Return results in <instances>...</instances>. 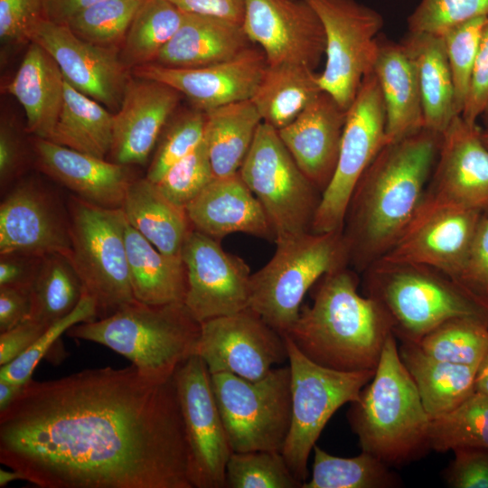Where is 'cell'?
I'll use <instances>...</instances> for the list:
<instances>
[{"mask_svg":"<svg viewBox=\"0 0 488 488\" xmlns=\"http://www.w3.org/2000/svg\"><path fill=\"white\" fill-rule=\"evenodd\" d=\"M0 462L40 488H192L174 375L32 379L0 412Z\"/></svg>","mask_w":488,"mask_h":488,"instance_id":"6da1fadb","label":"cell"},{"mask_svg":"<svg viewBox=\"0 0 488 488\" xmlns=\"http://www.w3.org/2000/svg\"><path fill=\"white\" fill-rule=\"evenodd\" d=\"M441 134L423 128L387 143L360 178L342 229L349 266L362 273L394 246L420 205Z\"/></svg>","mask_w":488,"mask_h":488,"instance_id":"7a4b0ae2","label":"cell"},{"mask_svg":"<svg viewBox=\"0 0 488 488\" xmlns=\"http://www.w3.org/2000/svg\"><path fill=\"white\" fill-rule=\"evenodd\" d=\"M360 278L349 266L323 276L312 287L311 305H302L288 332L310 360L327 368L375 370L391 331L382 308L358 291Z\"/></svg>","mask_w":488,"mask_h":488,"instance_id":"3957f363","label":"cell"},{"mask_svg":"<svg viewBox=\"0 0 488 488\" xmlns=\"http://www.w3.org/2000/svg\"><path fill=\"white\" fill-rule=\"evenodd\" d=\"M347 418L361 451L391 467L418 460L431 450V418L393 333L384 343L373 377L351 403Z\"/></svg>","mask_w":488,"mask_h":488,"instance_id":"277c9868","label":"cell"},{"mask_svg":"<svg viewBox=\"0 0 488 488\" xmlns=\"http://www.w3.org/2000/svg\"><path fill=\"white\" fill-rule=\"evenodd\" d=\"M201 323L184 303L127 304L112 314L70 327L66 334L111 349L131 361L145 376L172 378L195 355Z\"/></svg>","mask_w":488,"mask_h":488,"instance_id":"5b68a950","label":"cell"},{"mask_svg":"<svg viewBox=\"0 0 488 488\" xmlns=\"http://www.w3.org/2000/svg\"><path fill=\"white\" fill-rule=\"evenodd\" d=\"M361 274L363 295L380 305L400 343H418L453 317L488 321V311L434 267L380 258Z\"/></svg>","mask_w":488,"mask_h":488,"instance_id":"8992f818","label":"cell"},{"mask_svg":"<svg viewBox=\"0 0 488 488\" xmlns=\"http://www.w3.org/2000/svg\"><path fill=\"white\" fill-rule=\"evenodd\" d=\"M276 245L272 258L251 274L249 307L284 335L305 294L323 276L349 263L342 230L310 232Z\"/></svg>","mask_w":488,"mask_h":488,"instance_id":"52a82bcc","label":"cell"},{"mask_svg":"<svg viewBox=\"0 0 488 488\" xmlns=\"http://www.w3.org/2000/svg\"><path fill=\"white\" fill-rule=\"evenodd\" d=\"M69 257L84 292L93 298L98 318L136 301L128 270L122 208H105L70 196Z\"/></svg>","mask_w":488,"mask_h":488,"instance_id":"ba28073f","label":"cell"},{"mask_svg":"<svg viewBox=\"0 0 488 488\" xmlns=\"http://www.w3.org/2000/svg\"><path fill=\"white\" fill-rule=\"evenodd\" d=\"M239 173L262 205L275 243L312 232L322 192L296 164L276 128L261 122Z\"/></svg>","mask_w":488,"mask_h":488,"instance_id":"9c48e42d","label":"cell"},{"mask_svg":"<svg viewBox=\"0 0 488 488\" xmlns=\"http://www.w3.org/2000/svg\"><path fill=\"white\" fill-rule=\"evenodd\" d=\"M291 372L292 416L282 455L304 483L308 479V459L332 416L346 403L356 401L375 370L345 371L320 365L307 358L283 335Z\"/></svg>","mask_w":488,"mask_h":488,"instance_id":"30bf717a","label":"cell"},{"mask_svg":"<svg viewBox=\"0 0 488 488\" xmlns=\"http://www.w3.org/2000/svg\"><path fill=\"white\" fill-rule=\"evenodd\" d=\"M214 397L233 452H282L291 425L290 367L258 380L211 373Z\"/></svg>","mask_w":488,"mask_h":488,"instance_id":"8fae6325","label":"cell"},{"mask_svg":"<svg viewBox=\"0 0 488 488\" xmlns=\"http://www.w3.org/2000/svg\"><path fill=\"white\" fill-rule=\"evenodd\" d=\"M305 1L324 30L325 65L318 74L319 85L347 110L372 70L383 17L356 0Z\"/></svg>","mask_w":488,"mask_h":488,"instance_id":"7c38bea8","label":"cell"},{"mask_svg":"<svg viewBox=\"0 0 488 488\" xmlns=\"http://www.w3.org/2000/svg\"><path fill=\"white\" fill-rule=\"evenodd\" d=\"M385 144V106L371 70L347 109L337 165L322 192L312 232L342 230L356 184Z\"/></svg>","mask_w":488,"mask_h":488,"instance_id":"4fadbf2b","label":"cell"},{"mask_svg":"<svg viewBox=\"0 0 488 488\" xmlns=\"http://www.w3.org/2000/svg\"><path fill=\"white\" fill-rule=\"evenodd\" d=\"M192 488L226 487V465L232 449L214 397L211 373L198 356L174 374Z\"/></svg>","mask_w":488,"mask_h":488,"instance_id":"5bb4252c","label":"cell"},{"mask_svg":"<svg viewBox=\"0 0 488 488\" xmlns=\"http://www.w3.org/2000/svg\"><path fill=\"white\" fill-rule=\"evenodd\" d=\"M483 213L427 192L381 258L434 267L451 277L465 259Z\"/></svg>","mask_w":488,"mask_h":488,"instance_id":"9a60e30c","label":"cell"},{"mask_svg":"<svg viewBox=\"0 0 488 488\" xmlns=\"http://www.w3.org/2000/svg\"><path fill=\"white\" fill-rule=\"evenodd\" d=\"M195 355L210 373L248 380L261 379L288 361L284 336L249 307L202 322Z\"/></svg>","mask_w":488,"mask_h":488,"instance_id":"2e32d148","label":"cell"},{"mask_svg":"<svg viewBox=\"0 0 488 488\" xmlns=\"http://www.w3.org/2000/svg\"><path fill=\"white\" fill-rule=\"evenodd\" d=\"M181 257L187 274L183 303L198 322L249 306L252 273L244 259L225 250L220 240L192 229Z\"/></svg>","mask_w":488,"mask_h":488,"instance_id":"e0dca14e","label":"cell"},{"mask_svg":"<svg viewBox=\"0 0 488 488\" xmlns=\"http://www.w3.org/2000/svg\"><path fill=\"white\" fill-rule=\"evenodd\" d=\"M242 27L267 65L291 63L314 70L324 55L323 24L305 0H246Z\"/></svg>","mask_w":488,"mask_h":488,"instance_id":"ac0fdd59","label":"cell"},{"mask_svg":"<svg viewBox=\"0 0 488 488\" xmlns=\"http://www.w3.org/2000/svg\"><path fill=\"white\" fill-rule=\"evenodd\" d=\"M31 42L53 58L73 88L108 109H118L129 77L117 48L87 42L66 24L44 18L33 28Z\"/></svg>","mask_w":488,"mask_h":488,"instance_id":"d6986e66","label":"cell"},{"mask_svg":"<svg viewBox=\"0 0 488 488\" xmlns=\"http://www.w3.org/2000/svg\"><path fill=\"white\" fill-rule=\"evenodd\" d=\"M69 213L33 180L19 183L0 205V254L70 257Z\"/></svg>","mask_w":488,"mask_h":488,"instance_id":"ffe728a7","label":"cell"},{"mask_svg":"<svg viewBox=\"0 0 488 488\" xmlns=\"http://www.w3.org/2000/svg\"><path fill=\"white\" fill-rule=\"evenodd\" d=\"M261 50L249 47L235 58L203 67L172 68L147 63L133 69L135 77L168 85L203 112L250 99L267 68Z\"/></svg>","mask_w":488,"mask_h":488,"instance_id":"44dd1931","label":"cell"},{"mask_svg":"<svg viewBox=\"0 0 488 488\" xmlns=\"http://www.w3.org/2000/svg\"><path fill=\"white\" fill-rule=\"evenodd\" d=\"M481 128L456 116L441 134L427 192L464 207L488 212V148Z\"/></svg>","mask_w":488,"mask_h":488,"instance_id":"7402d4cb","label":"cell"},{"mask_svg":"<svg viewBox=\"0 0 488 488\" xmlns=\"http://www.w3.org/2000/svg\"><path fill=\"white\" fill-rule=\"evenodd\" d=\"M181 94L166 84L129 78L118 109L113 113L112 162L145 164L174 115Z\"/></svg>","mask_w":488,"mask_h":488,"instance_id":"603a6c76","label":"cell"},{"mask_svg":"<svg viewBox=\"0 0 488 488\" xmlns=\"http://www.w3.org/2000/svg\"><path fill=\"white\" fill-rule=\"evenodd\" d=\"M346 112L321 91L290 124L277 130L296 164L321 192L337 165Z\"/></svg>","mask_w":488,"mask_h":488,"instance_id":"cb8c5ba5","label":"cell"},{"mask_svg":"<svg viewBox=\"0 0 488 488\" xmlns=\"http://www.w3.org/2000/svg\"><path fill=\"white\" fill-rule=\"evenodd\" d=\"M185 210L193 230L217 240L232 233L275 240L262 205L239 172L216 176Z\"/></svg>","mask_w":488,"mask_h":488,"instance_id":"d4e9b609","label":"cell"},{"mask_svg":"<svg viewBox=\"0 0 488 488\" xmlns=\"http://www.w3.org/2000/svg\"><path fill=\"white\" fill-rule=\"evenodd\" d=\"M38 164L76 196L105 208H121L132 179L127 165L35 137Z\"/></svg>","mask_w":488,"mask_h":488,"instance_id":"484cf974","label":"cell"},{"mask_svg":"<svg viewBox=\"0 0 488 488\" xmlns=\"http://www.w3.org/2000/svg\"><path fill=\"white\" fill-rule=\"evenodd\" d=\"M372 71L386 111V144L424 128L421 91L416 67L401 42L378 39Z\"/></svg>","mask_w":488,"mask_h":488,"instance_id":"4316f807","label":"cell"},{"mask_svg":"<svg viewBox=\"0 0 488 488\" xmlns=\"http://www.w3.org/2000/svg\"><path fill=\"white\" fill-rule=\"evenodd\" d=\"M242 24L184 13L173 38L154 63L172 68H197L231 60L250 47Z\"/></svg>","mask_w":488,"mask_h":488,"instance_id":"83f0119b","label":"cell"},{"mask_svg":"<svg viewBox=\"0 0 488 488\" xmlns=\"http://www.w3.org/2000/svg\"><path fill=\"white\" fill-rule=\"evenodd\" d=\"M64 82L53 58L31 42L6 89L23 107L26 129L35 137L51 139L63 103Z\"/></svg>","mask_w":488,"mask_h":488,"instance_id":"f1b7e54d","label":"cell"},{"mask_svg":"<svg viewBox=\"0 0 488 488\" xmlns=\"http://www.w3.org/2000/svg\"><path fill=\"white\" fill-rule=\"evenodd\" d=\"M417 70L424 128L442 134L456 117L454 85L442 35L408 33L401 40Z\"/></svg>","mask_w":488,"mask_h":488,"instance_id":"f546056e","label":"cell"},{"mask_svg":"<svg viewBox=\"0 0 488 488\" xmlns=\"http://www.w3.org/2000/svg\"><path fill=\"white\" fill-rule=\"evenodd\" d=\"M122 210L127 223L162 253L182 258V249L192 229L185 208L167 199L148 179L132 180Z\"/></svg>","mask_w":488,"mask_h":488,"instance_id":"4dcf8cb0","label":"cell"},{"mask_svg":"<svg viewBox=\"0 0 488 488\" xmlns=\"http://www.w3.org/2000/svg\"><path fill=\"white\" fill-rule=\"evenodd\" d=\"M399 352L431 419L450 412L475 391L478 367L437 360L415 343H400Z\"/></svg>","mask_w":488,"mask_h":488,"instance_id":"1f68e13d","label":"cell"},{"mask_svg":"<svg viewBox=\"0 0 488 488\" xmlns=\"http://www.w3.org/2000/svg\"><path fill=\"white\" fill-rule=\"evenodd\" d=\"M125 239L135 299L154 305L183 303L187 274L182 258L162 253L128 223Z\"/></svg>","mask_w":488,"mask_h":488,"instance_id":"d6a6232c","label":"cell"},{"mask_svg":"<svg viewBox=\"0 0 488 488\" xmlns=\"http://www.w3.org/2000/svg\"><path fill=\"white\" fill-rule=\"evenodd\" d=\"M203 140L215 176L239 172L262 118L250 99L204 112Z\"/></svg>","mask_w":488,"mask_h":488,"instance_id":"836d02e7","label":"cell"},{"mask_svg":"<svg viewBox=\"0 0 488 488\" xmlns=\"http://www.w3.org/2000/svg\"><path fill=\"white\" fill-rule=\"evenodd\" d=\"M321 91L318 74L308 67L291 63L267 65L250 100L262 122L279 130Z\"/></svg>","mask_w":488,"mask_h":488,"instance_id":"e575fe53","label":"cell"},{"mask_svg":"<svg viewBox=\"0 0 488 488\" xmlns=\"http://www.w3.org/2000/svg\"><path fill=\"white\" fill-rule=\"evenodd\" d=\"M113 114L64 82L63 103L51 141L99 158L109 155Z\"/></svg>","mask_w":488,"mask_h":488,"instance_id":"d590c367","label":"cell"},{"mask_svg":"<svg viewBox=\"0 0 488 488\" xmlns=\"http://www.w3.org/2000/svg\"><path fill=\"white\" fill-rule=\"evenodd\" d=\"M84 293L82 282L69 258L42 257L30 287V319L49 328L70 314Z\"/></svg>","mask_w":488,"mask_h":488,"instance_id":"8d00e7d4","label":"cell"},{"mask_svg":"<svg viewBox=\"0 0 488 488\" xmlns=\"http://www.w3.org/2000/svg\"><path fill=\"white\" fill-rule=\"evenodd\" d=\"M312 474L301 488H396L399 476L378 457L361 451L353 457L331 455L315 445Z\"/></svg>","mask_w":488,"mask_h":488,"instance_id":"74e56055","label":"cell"},{"mask_svg":"<svg viewBox=\"0 0 488 488\" xmlns=\"http://www.w3.org/2000/svg\"><path fill=\"white\" fill-rule=\"evenodd\" d=\"M184 12L170 0H145L121 44L119 57L127 68L155 62L179 29Z\"/></svg>","mask_w":488,"mask_h":488,"instance_id":"f35d334b","label":"cell"},{"mask_svg":"<svg viewBox=\"0 0 488 488\" xmlns=\"http://www.w3.org/2000/svg\"><path fill=\"white\" fill-rule=\"evenodd\" d=\"M431 450L458 448L488 450V395L475 390L450 412L431 419Z\"/></svg>","mask_w":488,"mask_h":488,"instance_id":"ab89813d","label":"cell"},{"mask_svg":"<svg viewBox=\"0 0 488 488\" xmlns=\"http://www.w3.org/2000/svg\"><path fill=\"white\" fill-rule=\"evenodd\" d=\"M418 344L437 360L478 367L488 349V321L453 317L427 333Z\"/></svg>","mask_w":488,"mask_h":488,"instance_id":"60d3db41","label":"cell"},{"mask_svg":"<svg viewBox=\"0 0 488 488\" xmlns=\"http://www.w3.org/2000/svg\"><path fill=\"white\" fill-rule=\"evenodd\" d=\"M145 0H102L77 14L67 26L91 43L117 48Z\"/></svg>","mask_w":488,"mask_h":488,"instance_id":"b9f144b4","label":"cell"},{"mask_svg":"<svg viewBox=\"0 0 488 488\" xmlns=\"http://www.w3.org/2000/svg\"><path fill=\"white\" fill-rule=\"evenodd\" d=\"M228 488H301L279 451L232 452L226 465Z\"/></svg>","mask_w":488,"mask_h":488,"instance_id":"7bdbcfd3","label":"cell"},{"mask_svg":"<svg viewBox=\"0 0 488 488\" xmlns=\"http://www.w3.org/2000/svg\"><path fill=\"white\" fill-rule=\"evenodd\" d=\"M205 114L193 108L173 115L164 127L145 178L156 183L176 162L189 155L202 141Z\"/></svg>","mask_w":488,"mask_h":488,"instance_id":"ee69618b","label":"cell"},{"mask_svg":"<svg viewBox=\"0 0 488 488\" xmlns=\"http://www.w3.org/2000/svg\"><path fill=\"white\" fill-rule=\"evenodd\" d=\"M487 20L488 16L475 17L449 28L442 34L452 74L455 111L460 116Z\"/></svg>","mask_w":488,"mask_h":488,"instance_id":"f6af8a7d","label":"cell"},{"mask_svg":"<svg viewBox=\"0 0 488 488\" xmlns=\"http://www.w3.org/2000/svg\"><path fill=\"white\" fill-rule=\"evenodd\" d=\"M98 318L96 304L85 292L76 308L51 325L23 354L0 366V380L25 385L33 378L38 363L47 355L58 339L73 325Z\"/></svg>","mask_w":488,"mask_h":488,"instance_id":"bcb514c9","label":"cell"},{"mask_svg":"<svg viewBox=\"0 0 488 488\" xmlns=\"http://www.w3.org/2000/svg\"><path fill=\"white\" fill-rule=\"evenodd\" d=\"M215 177L203 140L173 164L155 184L167 199L185 208Z\"/></svg>","mask_w":488,"mask_h":488,"instance_id":"7dc6e473","label":"cell"},{"mask_svg":"<svg viewBox=\"0 0 488 488\" xmlns=\"http://www.w3.org/2000/svg\"><path fill=\"white\" fill-rule=\"evenodd\" d=\"M479 16H488V0H420L408 18V32L442 35Z\"/></svg>","mask_w":488,"mask_h":488,"instance_id":"c3c4849f","label":"cell"},{"mask_svg":"<svg viewBox=\"0 0 488 488\" xmlns=\"http://www.w3.org/2000/svg\"><path fill=\"white\" fill-rule=\"evenodd\" d=\"M450 278L488 311V212L483 213L469 252Z\"/></svg>","mask_w":488,"mask_h":488,"instance_id":"681fc988","label":"cell"},{"mask_svg":"<svg viewBox=\"0 0 488 488\" xmlns=\"http://www.w3.org/2000/svg\"><path fill=\"white\" fill-rule=\"evenodd\" d=\"M44 0H0V39L4 44L31 42L37 23L43 18Z\"/></svg>","mask_w":488,"mask_h":488,"instance_id":"f907efd6","label":"cell"},{"mask_svg":"<svg viewBox=\"0 0 488 488\" xmlns=\"http://www.w3.org/2000/svg\"><path fill=\"white\" fill-rule=\"evenodd\" d=\"M445 472V480L453 488H488V450L458 448Z\"/></svg>","mask_w":488,"mask_h":488,"instance_id":"816d5d0a","label":"cell"},{"mask_svg":"<svg viewBox=\"0 0 488 488\" xmlns=\"http://www.w3.org/2000/svg\"><path fill=\"white\" fill-rule=\"evenodd\" d=\"M488 110V20L483 28L470 88L461 117L475 125Z\"/></svg>","mask_w":488,"mask_h":488,"instance_id":"f5cc1de1","label":"cell"},{"mask_svg":"<svg viewBox=\"0 0 488 488\" xmlns=\"http://www.w3.org/2000/svg\"><path fill=\"white\" fill-rule=\"evenodd\" d=\"M47 329L42 324L28 318L0 333V366L23 354Z\"/></svg>","mask_w":488,"mask_h":488,"instance_id":"db71d44e","label":"cell"},{"mask_svg":"<svg viewBox=\"0 0 488 488\" xmlns=\"http://www.w3.org/2000/svg\"><path fill=\"white\" fill-rule=\"evenodd\" d=\"M24 149L18 130L8 120H2L0 126V182L4 186L22 169Z\"/></svg>","mask_w":488,"mask_h":488,"instance_id":"11a10c76","label":"cell"},{"mask_svg":"<svg viewBox=\"0 0 488 488\" xmlns=\"http://www.w3.org/2000/svg\"><path fill=\"white\" fill-rule=\"evenodd\" d=\"M42 258L4 254L0 259V286L30 289Z\"/></svg>","mask_w":488,"mask_h":488,"instance_id":"9f6ffc18","label":"cell"},{"mask_svg":"<svg viewBox=\"0 0 488 488\" xmlns=\"http://www.w3.org/2000/svg\"><path fill=\"white\" fill-rule=\"evenodd\" d=\"M184 13L217 17L242 24L246 0H170Z\"/></svg>","mask_w":488,"mask_h":488,"instance_id":"6f0895ef","label":"cell"},{"mask_svg":"<svg viewBox=\"0 0 488 488\" xmlns=\"http://www.w3.org/2000/svg\"><path fill=\"white\" fill-rule=\"evenodd\" d=\"M30 312V289L0 286V333L28 319Z\"/></svg>","mask_w":488,"mask_h":488,"instance_id":"680465c9","label":"cell"},{"mask_svg":"<svg viewBox=\"0 0 488 488\" xmlns=\"http://www.w3.org/2000/svg\"><path fill=\"white\" fill-rule=\"evenodd\" d=\"M102 0H44L43 18L67 24L77 14Z\"/></svg>","mask_w":488,"mask_h":488,"instance_id":"91938a15","label":"cell"},{"mask_svg":"<svg viewBox=\"0 0 488 488\" xmlns=\"http://www.w3.org/2000/svg\"><path fill=\"white\" fill-rule=\"evenodd\" d=\"M24 385L0 380V412L6 409L22 393Z\"/></svg>","mask_w":488,"mask_h":488,"instance_id":"94428289","label":"cell"},{"mask_svg":"<svg viewBox=\"0 0 488 488\" xmlns=\"http://www.w3.org/2000/svg\"><path fill=\"white\" fill-rule=\"evenodd\" d=\"M475 390L488 395V349L477 368Z\"/></svg>","mask_w":488,"mask_h":488,"instance_id":"6125c7cd","label":"cell"},{"mask_svg":"<svg viewBox=\"0 0 488 488\" xmlns=\"http://www.w3.org/2000/svg\"><path fill=\"white\" fill-rule=\"evenodd\" d=\"M15 480H23L22 474L14 470H4L0 469V487L4 488L10 483L15 481Z\"/></svg>","mask_w":488,"mask_h":488,"instance_id":"be15d7a7","label":"cell"},{"mask_svg":"<svg viewBox=\"0 0 488 488\" xmlns=\"http://www.w3.org/2000/svg\"><path fill=\"white\" fill-rule=\"evenodd\" d=\"M481 137H482V140H483V144L488 148V128L481 130Z\"/></svg>","mask_w":488,"mask_h":488,"instance_id":"e7e4bbea","label":"cell"},{"mask_svg":"<svg viewBox=\"0 0 488 488\" xmlns=\"http://www.w3.org/2000/svg\"><path fill=\"white\" fill-rule=\"evenodd\" d=\"M485 128H488V110L482 116Z\"/></svg>","mask_w":488,"mask_h":488,"instance_id":"03108f58","label":"cell"}]
</instances>
